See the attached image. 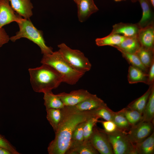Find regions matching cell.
Returning a JSON list of instances; mask_svg holds the SVG:
<instances>
[{
    "instance_id": "cell-8",
    "label": "cell",
    "mask_w": 154,
    "mask_h": 154,
    "mask_svg": "<svg viewBox=\"0 0 154 154\" xmlns=\"http://www.w3.org/2000/svg\"><path fill=\"white\" fill-rule=\"evenodd\" d=\"M94 148L101 154H114L112 146L103 129L94 127L89 140Z\"/></svg>"
},
{
    "instance_id": "cell-39",
    "label": "cell",
    "mask_w": 154,
    "mask_h": 154,
    "mask_svg": "<svg viewBox=\"0 0 154 154\" xmlns=\"http://www.w3.org/2000/svg\"><path fill=\"white\" fill-rule=\"evenodd\" d=\"M131 1L133 3L137 1V0H131Z\"/></svg>"
},
{
    "instance_id": "cell-6",
    "label": "cell",
    "mask_w": 154,
    "mask_h": 154,
    "mask_svg": "<svg viewBox=\"0 0 154 154\" xmlns=\"http://www.w3.org/2000/svg\"><path fill=\"white\" fill-rule=\"evenodd\" d=\"M126 132L120 129L111 133L105 132L112 146L114 154H136L135 145L129 140Z\"/></svg>"
},
{
    "instance_id": "cell-13",
    "label": "cell",
    "mask_w": 154,
    "mask_h": 154,
    "mask_svg": "<svg viewBox=\"0 0 154 154\" xmlns=\"http://www.w3.org/2000/svg\"><path fill=\"white\" fill-rule=\"evenodd\" d=\"M11 6L20 16L30 19L32 16L33 7L31 0H9Z\"/></svg>"
},
{
    "instance_id": "cell-22",
    "label": "cell",
    "mask_w": 154,
    "mask_h": 154,
    "mask_svg": "<svg viewBox=\"0 0 154 154\" xmlns=\"http://www.w3.org/2000/svg\"><path fill=\"white\" fill-rule=\"evenodd\" d=\"M154 86V83L150 85L147 90L143 95L130 103L127 107L135 110L142 114L149 96Z\"/></svg>"
},
{
    "instance_id": "cell-41",
    "label": "cell",
    "mask_w": 154,
    "mask_h": 154,
    "mask_svg": "<svg viewBox=\"0 0 154 154\" xmlns=\"http://www.w3.org/2000/svg\"><path fill=\"white\" fill-rule=\"evenodd\" d=\"M74 2L76 3L78 0H73Z\"/></svg>"
},
{
    "instance_id": "cell-4",
    "label": "cell",
    "mask_w": 154,
    "mask_h": 154,
    "mask_svg": "<svg viewBox=\"0 0 154 154\" xmlns=\"http://www.w3.org/2000/svg\"><path fill=\"white\" fill-rule=\"evenodd\" d=\"M17 23L19 30L15 35L10 38V40L15 42L21 38H27L38 46L43 54H50L53 52L52 48L46 44L42 32L37 29L30 19L22 17L20 21Z\"/></svg>"
},
{
    "instance_id": "cell-35",
    "label": "cell",
    "mask_w": 154,
    "mask_h": 154,
    "mask_svg": "<svg viewBox=\"0 0 154 154\" xmlns=\"http://www.w3.org/2000/svg\"><path fill=\"white\" fill-rule=\"evenodd\" d=\"M10 37L4 29L3 27L0 28V48L4 44L8 42Z\"/></svg>"
},
{
    "instance_id": "cell-32",
    "label": "cell",
    "mask_w": 154,
    "mask_h": 154,
    "mask_svg": "<svg viewBox=\"0 0 154 154\" xmlns=\"http://www.w3.org/2000/svg\"><path fill=\"white\" fill-rule=\"evenodd\" d=\"M99 119L97 117H92L86 121L83 128L84 140H89L94 127L99 122Z\"/></svg>"
},
{
    "instance_id": "cell-1",
    "label": "cell",
    "mask_w": 154,
    "mask_h": 154,
    "mask_svg": "<svg viewBox=\"0 0 154 154\" xmlns=\"http://www.w3.org/2000/svg\"><path fill=\"white\" fill-rule=\"evenodd\" d=\"M61 110V119L55 132V138L47 148L49 154H65L70 146L72 135L76 126L82 122L95 117L92 110L81 111L75 106H65Z\"/></svg>"
},
{
    "instance_id": "cell-26",
    "label": "cell",
    "mask_w": 154,
    "mask_h": 154,
    "mask_svg": "<svg viewBox=\"0 0 154 154\" xmlns=\"http://www.w3.org/2000/svg\"><path fill=\"white\" fill-rule=\"evenodd\" d=\"M118 112L124 116L131 126L137 124L142 120V114L127 107Z\"/></svg>"
},
{
    "instance_id": "cell-9",
    "label": "cell",
    "mask_w": 154,
    "mask_h": 154,
    "mask_svg": "<svg viewBox=\"0 0 154 154\" xmlns=\"http://www.w3.org/2000/svg\"><path fill=\"white\" fill-rule=\"evenodd\" d=\"M92 94L87 90L80 89L69 93L65 92L57 94L65 106H74L89 97Z\"/></svg>"
},
{
    "instance_id": "cell-31",
    "label": "cell",
    "mask_w": 154,
    "mask_h": 154,
    "mask_svg": "<svg viewBox=\"0 0 154 154\" xmlns=\"http://www.w3.org/2000/svg\"><path fill=\"white\" fill-rule=\"evenodd\" d=\"M92 110L94 116L102 118L106 120L112 121L114 112L109 108L107 105Z\"/></svg>"
},
{
    "instance_id": "cell-24",
    "label": "cell",
    "mask_w": 154,
    "mask_h": 154,
    "mask_svg": "<svg viewBox=\"0 0 154 154\" xmlns=\"http://www.w3.org/2000/svg\"><path fill=\"white\" fill-rule=\"evenodd\" d=\"M135 54L142 64L149 69L154 62V49L146 48L141 46Z\"/></svg>"
},
{
    "instance_id": "cell-20",
    "label": "cell",
    "mask_w": 154,
    "mask_h": 154,
    "mask_svg": "<svg viewBox=\"0 0 154 154\" xmlns=\"http://www.w3.org/2000/svg\"><path fill=\"white\" fill-rule=\"evenodd\" d=\"M141 46L137 37H125L118 45L114 47L127 52L135 54Z\"/></svg>"
},
{
    "instance_id": "cell-23",
    "label": "cell",
    "mask_w": 154,
    "mask_h": 154,
    "mask_svg": "<svg viewBox=\"0 0 154 154\" xmlns=\"http://www.w3.org/2000/svg\"><path fill=\"white\" fill-rule=\"evenodd\" d=\"M44 104L46 110L53 108L61 109L65 106L57 94L53 93L52 91L44 93Z\"/></svg>"
},
{
    "instance_id": "cell-3",
    "label": "cell",
    "mask_w": 154,
    "mask_h": 154,
    "mask_svg": "<svg viewBox=\"0 0 154 154\" xmlns=\"http://www.w3.org/2000/svg\"><path fill=\"white\" fill-rule=\"evenodd\" d=\"M40 62L53 67L62 75L63 82L70 85L76 84L84 74L71 66L58 51L53 52L50 54H43Z\"/></svg>"
},
{
    "instance_id": "cell-34",
    "label": "cell",
    "mask_w": 154,
    "mask_h": 154,
    "mask_svg": "<svg viewBox=\"0 0 154 154\" xmlns=\"http://www.w3.org/2000/svg\"><path fill=\"white\" fill-rule=\"evenodd\" d=\"M0 146L4 147L12 152L13 154H19L14 147L5 137L0 134Z\"/></svg>"
},
{
    "instance_id": "cell-21",
    "label": "cell",
    "mask_w": 154,
    "mask_h": 154,
    "mask_svg": "<svg viewBox=\"0 0 154 154\" xmlns=\"http://www.w3.org/2000/svg\"><path fill=\"white\" fill-rule=\"evenodd\" d=\"M125 37L121 35L111 33L105 37L97 38L95 42L98 46H110L114 47L119 45Z\"/></svg>"
},
{
    "instance_id": "cell-7",
    "label": "cell",
    "mask_w": 154,
    "mask_h": 154,
    "mask_svg": "<svg viewBox=\"0 0 154 154\" xmlns=\"http://www.w3.org/2000/svg\"><path fill=\"white\" fill-rule=\"evenodd\" d=\"M154 123L140 121L131 126L127 136L130 141L134 144L140 143L148 137L153 132Z\"/></svg>"
},
{
    "instance_id": "cell-36",
    "label": "cell",
    "mask_w": 154,
    "mask_h": 154,
    "mask_svg": "<svg viewBox=\"0 0 154 154\" xmlns=\"http://www.w3.org/2000/svg\"><path fill=\"white\" fill-rule=\"evenodd\" d=\"M148 84L150 85L154 83V62L149 67L148 73Z\"/></svg>"
},
{
    "instance_id": "cell-15",
    "label": "cell",
    "mask_w": 154,
    "mask_h": 154,
    "mask_svg": "<svg viewBox=\"0 0 154 154\" xmlns=\"http://www.w3.org/2000/svg\"><path fill=\"white\" fill-rule=\"evenodd\" d=\"M140 3L142 10V17L137 23L141 28L154 23L152 6L148 0H137Z\"/></svg>"
},
{
    "instance_id": "cell-12",
    "label": "cell",
    "mask_w": 154,
    "mask_h": 154,
    "mask_svg": "<svg viewBox=\"0 0 154 154\" xmlns=\"http://www.w3.org/2000/svg\"><path fill=\"white\" fill-rule=\"evenodd\" d=\"M76 4L78 18L81 22H84L92 14L99 10L93 0H78Z\"/></svg>"
},
{
    "instance_id": "cell-40",
    "label": "cell",
    "mask_w": 154,
    "mask_h": 154,
    "mask_svg": "<svg viewBox=\"0 0 154 154\" xmlns=\"http://www.w3.org/2000/svg\"><path fill=\"white\" fill-rule=\"evenodd\" d=\"M116 2H118V1H120L123 0H114Z\"/></svg>"
},
{
    "instance_id": "cell-14",
    "label": "cell",
    "mask_w": 154,
    "mask_h": 154,
    "mask_svg": "<svg viewBox=\"0 0 154 154\" xmlns=\"http://www.w3.org/2000/svg\"><path fill=\"white\" fill-rule=\"evenodd\" d=\"M140 29L137 23L120 22L113 26L111 33L121 35L125 37H137Z\"/></svg>"
},
{
    "instance_id": "cell-37",
    "label": "cell",
    "mask_w": 154,
    "mask_h": 154,
    "mask_svg": "<svg viewBox=\"0 0 154 154\" xmlns=\"http://www.w3.org/2000/svg\"><path fill=\"white\" fill-rule=\"evenodd\" d=\"M0 154H13V153L8 149L0 146Z\"/></svg>"
},
{
    "instance_id": "cell-38",
    "label": "cell",
    "mask_w": 154,
    "mask_h": 154,
    "mask_svg": "<svg viewBox=\"0 0 154 154\" xmlns=\"http://www.w3.org/2000/svg\"><path fill=\"white\" fill-rule=\"evenodd\" d=\"M150 2L153 7H154V0H148Z\"/></svg>"
},
{
    "instance_id": "cell-25",
    "label": "cell",
    "mask_w": 154,
    "mask_h": 154,
    "mask_svg": "<svg viewBox=\"0 0 154 154\" xmlns=\"http://www.w3.org/2000/svg\"><path fill=\"white\" fill-rule=\"evenodd\" d=\"M154 117V86L149 96L142 114L141 121L153 123Z\"/></svg>"
},
{
    "instance_id": "cell-18",
    "label": "cell",
    "mask_w": 154,
    "mask_h": 154,
    "mask_svg": "<svg viewBox=\"0 0 154 154\" xmlns=\"http://www.w3.org/2000/svg\"><path fill=\"white\" fill-rule=\"evenodd\" d=\"M148 75L141 69L130 65L129 67L127 80L130 84L142 82L148 84Z\"/></svg>"
},
{
    "instance_id": "cell-10",
    "label": "cell",
    "mask_w": 154,
    "mask_h": 154,
    "mask_svg": "<svg viewBox=\"0 0 154 154\" xmlns=\"http://www.w3.org/2000/svg\"><path fill=\"white\" fill-rule=\"evenodd\" d=\"M21 17L15 14L9 0H0V28L12 22H19Z\"/></svg>"
},
{
    "instance_id": "cell-33",
    "label": "cell",
    "mask_w": 154,
    "mask_h": 154,
    "mask_svg": "<svg viewBox=\"0 0 154 154\" xmlns=\"http://www.w3.org/2000/svg\"><path fill=\"white\" fill-rule=\"evenodd\" d=\"M102 124L104 129V131L106 133H111L114 132L119 129L115 124L111 121H99Z\"/></svg>"
},
{
    "instance_id": "cell-11",
    "label": "cell",
    "mask_w": 154,
    "mask_h": 154,
    "mask_svg": "<svg viewBox=\"0 0 154 154\" xmlns=\"http://www.w3.org/2000/svg\"><path fill=\"white\" fill-rule=\"evenodd\" d=\"M137 37L141 46L154 49V23L141 28Z\"/></svg>"
},
{
    "instance_id": "cell-28",
    "label": "cell",
    "mask_w": 154,
    "mask_h": 154,
    "mask_svg": "<svg viewBox=\"0 0 154 154\" xmlns=\"http://www.w3.org/2000/svg\"><path fill=\"white\" fill-rule=\"evenodd\" d=\"M46 117L55 132L57 130L61 117V109L51 108L46 110Z\"/></svg>"
},
{
    "instance_id": "cell-29",
    "label": "cell",
    "mask_w": 154,
    "mask_h": 154,
    "mask_svg": "<svg viewBox=\"0 0 154 154\" xmlns=\"http://www.w3.org/2000/svg\"><path fill=\"white\" fill-rule=\"evenodd\" d=\"M86 121L79 123L74 129L72 135L69 148L74 147L83 141V128Z\"/></svg>"
},
{
    "instance_id": "cell-27",
    "label": "cell",
    "mask_w": 154,
    "mask_h": 154,
    "mask_svg": "<svg viewBox=\"0 0 154 154\" xmlns=\"http://www.w3.org/2000/svg\"><path fill=\"white\" fill-rule=\"evenodd\" d=\"M117 49L121 52L123 56L127 61L130 65L139 68L144 72L148 73L149 69L146 68L142 64L135 54L129 53L119 49Z\"/></svg>"
},
{
    "instance_id": "cell-2",
    "label": "cell",
    "mask_w": 154,
    "mask_h": 154,
    "mask_svg": "<svg viewBox=\"0 0 154 154\" xmlns=\"http://www.w3.org/2000/svg\"><path fill=\"white\" fill-rule=\"evenodd\" d=\"M40 66L30 68V80L33 90L44 93L57 88L63 82L61 74L51 66L42 64Z\"/></svg>"
},
{
    "instance_id": "cell-16",
    "label": "cell",
    "mask_w": 154,
    "mask_h": 154,
    "mask_svg": "<svg viewBox=\"0 0 154 154\" xmlns=\"http://www.w3.org/2000/svg\"><path fill=\"white\" fill-rule=\"evenodd\" d=\"M106 105V104L96 95L92 94L88 98L74 106L80 111H85L94 110Z\"/></svg>"
},
{
    "instance_id": "cell-19",
    "label": "cell",
    "mask_w": 154,
    "mask_h": 154,
    "mask_svg": "<svg viewBox=\"0 0 154 154\" xmlns=\"http://www.w3.org/2000/svg\"><path fill=\"white\" fill-rule=\"evenodd\" d=\"M135 145L136 154H154V132L143 141Z\"/></svg>"
},
{
    "instance_id": "cell-5",
    "label": "cell",
    "mask_w": 154,
    "mask_h": 154,
    "mask_svg": "<svg viewBox=\"0 0 154 154\" xmlns=\"http://www.w3.org/2000/svg\"><path fill=\"white\" fill-rule=\"evenodd\" d=\"M58 51L62 57L74 70L84 74L90 70V62L80 50L71 49L63 43L58 44Z\"/></svg>"
},
{
    "instance_id": "cell-17",
    "label": "cell",
    "mask_w": 154,
    "mask_h": 154,
    "mask_svg": "<svg viewBox=\"0 0 154 154\" xmlns=\"http://www.w3.org/2000/svg\"><path fill=\"white\" fill-rule=\"evenodd\" d=\"M99 152L89 140L84 141L71 147L69 148L65 154H98Z\"/></svg>"
},
{
    "instance_id": "cell-30",
    "label": "cell",
    "mask_w": 154,
    "mask_h": 154,
    "mask_svg": "<svg viewBox=\"0 0 154 154\" xmlns=\"http://www.w3.org/2000/svg\"><path fill=\"white\" fill-rule=\"evenodd\" d=\"M112 121L119 129L124 131H128L131 127L126 118L118 112H114Z\"/></svg>"
}]
</instances>
